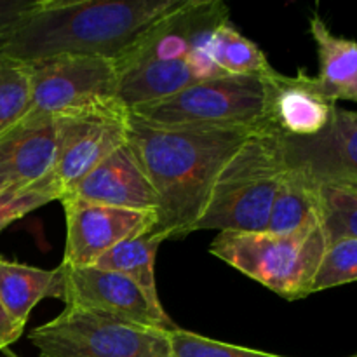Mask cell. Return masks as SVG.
Returning a JSON list of instances; mask_svg holds the SVG:
<instances>
[{
  "label": "cell",
  "instance_id": "8992f818",
  "mask_svg": "<svg viewBox=\"0 0 357 357\" xmlns=\"http://www.w3.org/2000/svg\"><path fill=\"white\" fill-rule=\"evenodd\" d=\"M265 89L260 77H216L176 94L129 108L145 124L166 129H258Z\"/></svg>",
  "mask_w": 357,
  "mask_h": 357
},
{
  "label": "cell",
  "instance_id": "ffe728a7",
  "mask_svg": "<svg viewBox=\"0 0 357 357\" xmlns=\"http://www.w3.org/2000/svg\"><path fill=\"white\" fill-rule=\"evenodd\" d=\"M211 59L225 75L264 79L274 70L265 52L244 37L230 20L223 21L213 33Z\"/></svg>",
  "mask_w": 357,
  "mask_h": 357
},
{
  "label": "cell",
  "instance_id": "30bf717a",
  "mask_svg": "<svg viewBox=\"0 0 357 357\" xmlns=\"http://www.w3.org/2000/svg\"><path fill=\"white\" fill-rule=\"evenodd\" d=\"M54 298L65 302L66 307L96 312L138 326L164 331L178 328L164 307L153 305L131 279L94 265H59Z\"/></svg>",
  "mask_w": 357,
  "mask_h": 357
},
{
  "label": "cell",
  "instance_id": "7a4b0ae2",
  "mask_svg": "<svg viewBox=\"0 0 357 357\" xmlns=\"http://www.w3.org/2000/svg\"><path fill=\"white\" fill-rule=\"evenodd\" d=\"M185 0H40L0 45V54L35 61L59 54L117 59Z\"/></svg>",
  "mask_w": 357,
  "mask_h": 357
},
{
  "label": "cell",
  "instance_id": "d4e9b609",
  "mask_svg": "<svg viewBox=\"0 0 357 357\" xmlns=\"http://www.w3.org/2000/svg\"><path fill=\"white\" fill-rule=\"evenodd\" d=\"M167 342H169L171 357H286L216 342L181 328L167 331Z\"/></svg>",
  "mask_w": 357,
  "mask_h": 357
},
{
  "label": "cell",
  "instance_id": "603a6c76",
  "mask_svg": "<svg viewBox=\"0 0 357 357\" xmlns=\"http://www.w3.org/2000/svg\"><path fill=\"white\" fill-rule=\"evenodd\" d=\"M63 194L65 192L52 173L33 183L3 188L0 190V230L49 202L61 201Z\"/></svg>",
  "mask_w": 357,
  "mask_h": 357
},
{
  "label": "cell",
  "instance_id": "484cf974",
  "mask_svg": "<svg viewBox=\"0 0 357 357\" xmlns=\"http://www.w3.org/2000/svg\"><path fill=\"white\" fill-rule=\"evenodd\" d=\"M40 0H0V45L38 7Z\"/></svg>",
  "mask_w": 357,
  "mask_h": 357
},
{
  "label": "cell",
  "instance_id": "6da1fadb",
  "mask_svg": "<svg viewBox=\"0 0 357 357\" xmlns=\"http://www.w3.org/2000/svg\"><path fill=\"white\" fill-rule=\"evenodd\" d=\"M253 131L257 129H166L131 115L128 145L159 199L150 234L167 241L194 232L220 171Z\"/></svg>",
  "mask_w": 357,
  "mask_h": 357
},
{
  "label": "cell",
  "instance_id": "277c9868",
  "mask_svg": "<svg viewBox=\"0 0 357 357\" xmlns=\"http://www.w3.org/2000/svg\"><path fill=\"white\" fill-rule=\"evenodd\" d=\"M286 169L281 136L258 128L220 171L194 232H265Z\"/></svg>",
  "mask_w": 357,
  "mask_h": 357
},
{
  "label": "cell",
  "instance_id": "52a82bcc",
  "mask_svg": "<svg viewBox=\"0 0 357 357\" xmlns=\"http://www.w3.org/2000/svg\"><path fill=\"white\" fill-rule=\"evenodd\" d=\"M40 357H171L167 331L66 307L28 335Z\"/></svg>",
  "mask_w": 357,
  "mask_h": 357
},
{
  "label": "cell",
  "instance_id": "d6986e66",
  "mask_svg": "<svg viewBox=\"0 0 357 357\" xmlns=\"http://www.w3.org/2000/svg\"><path fill=\"white\" fill-rule=\"evenodd\" d=\"M164 241L166 239L162 236L150 232L132 237L107 251L100 260H96L94 267L126 275L145 293L153 305L162 307L157 295L155 257Z\"/></svg>",
  "mask_w": 357,
  "mask_h": 357
},
{
  "label": "cell",
  "instance_id": "4316f807",
  "mask_svg": "<svg viewBox=\"0 0 357 357\" xmlns=\"http://www.w3.org/2000/svg\"><path fill=\"white\" fill-rule=\"evenodd\" d=\"M24 326L13 319L0 302V352L13 345L23 335Z\"/></svg>",
  "mask_w": 357,
  "mask_h": 357
},
{
  "label": "cell",
  "instance_id": "7c38bea8",
  "mask_svg": "<svg viewBox=\"0 0 357 357\" xmlns=\"http://www.w3.org/2000/svg\"><path fill=\"white\" fill-rule=\"evenodd\" d=\"M265 107L260 128L282 138H310L331 124L337 101L331 100L316 77L298 70L284 75L272 70L264 77Z\"/></svg>",
  "mask_w": 357,
  "mask_h": 357
},
{
  "label": "cell",
  "instance_id": "5bb4252c",
  "mask_svg": "<svg viewBox=\"0 0 357 357\" xmlns=\"http://www.w3.org/2000/svg\"><path fill=\"white\" fill-rule=\"evenodd\" d=\"M65 195L135 211L157 213L159 199L129 145H122Z\"/></svg>",
  "mask_w": 357,
  "mask_h": 357
},
{
  "label": "cell",
  "instance_id": "8fae6325",
  "mask_svg": "<svg viewBox=\"0 0 357 357\" xmlns=\"http://www.w3.org/2000/svg\"><path fill=\"white\" fill-rule=\"evenodd\" d=\"M61 204L66 218L61 264L68 267H91L117 244L149 234L157 220L153 211L114 208L75 195H63Z\"/></svg>",
  "mask_w": 357,
  "mask_h": 357
},
{
  "label": "cell",
  "instance_id": "9a60e30c",
  "mask_svg": "<svg viewBox=\"0 0 357 357\" xmlns=\"http://www.w3.org/2000/svg\"><path fill=\"white\" fill-rule=\"evenodd\" d=\"M56 159V119L24 115L0 132V190L47 176Z\"/></svg>",
  "mask_w": 357,
  "mask_h": 357
},
{
  "label": "cell",
  "instance_id": "2e32d148",
  "mask_svg": "<svg viewBox=\"0 0 357 357\" xmlns=\"http://www.w3.org/2000/svg\"><path fill=\"white\" fill-rule=\"evenodd\" d=\"M309 30L319 59L317 82L333 101L357 103V40L335 35L319 14L310 16Z\"/></svg>",
  "mask_w": 357,
  "mask_h": 357
},
{
  "label": "cell",
  "instance_id": "5b68a950",
  "mask_svg": "<svg viewBox=\"0 0 357 357\" xmlns=\"http://www.w3.org/2000/svg\"><path fill=\"white\" fill-rule=\"evenodd\" d=\"M326 248L321 222H314L291 234L220 232L209 253L275 295L300 300L312 295Z\"/></svg>",
  "mask_w": 357,
  "mask_h": 357
},
{
  "label": "cell",
  "instance_id": "44dd1931",
  "mask_svg": "<svg viewBox=\"0 0 357 357\" xmlns=\"http://www.w3.org/2000/svg\"><path fill=\"white\" fill-rule=\"evenodd\" d=\"M319 220L326 243L357 239V188L317 185Z\"/></svg>",
  "mask_w": 357,
  "mask_h": 357
},
{
  "label": "cell",
  "instance_id": "cb8c5ba5",
  "mask_svg": "<svg viewBox=\"0 0 357 357\" xmlns=\"http://www.w3.org/2000/svg\"><path fill=\"white\" fill-rule=\"evenodd\" d=\"M357 282V239L328 244L312 284V293Z\"/></svg>",
  "mask_w": 357,
  "mask_h": 357
},
{
  "label": "cell",
  "instance_id": "3957f363",
  "mask_svg": "<svg viewBox=\"0 0 357 357\" xmlns=\"http://www.w3.org/2000/svg\"><path fill=\"white\" fill-rule=\"evenodd\" d=\"M229 20L220 0H185L115 59L117 98L128 108L176 94L202 80L227 77L211 59V38Z\"/></svg>",
  "mask_w": 357,
  "mask_h": 357
},
{
  "label": "cell",
  "instance_id": "e0dca14e",
  "mask_svg": "<svg viewBox=\"0 0 357 357\" xmlns=\"http://www.w3.org/2000/svg\"><path fill=\"white\" fill-rule=\"evenodd\" d=\"M314 222H321L317 185L302 169L288 166L279 181L265 232L291 234Z\"/></svg>",
  "mask_w": 357,
  "mask_h": 357
},
{
  "label": "cell",
  "instance_id": "ac0fdd59",
  "mask_svg": "<svg viewBox=\"0 0 357 357\" xmlns=\"http://www.w3.org/2000/svg\"><path fill=\"white\" fill-rule=\"evenodd\" d=\"M58 268L42 271L0 258V302L16 323L26 326L30 312L40 300L54 298Z\"/></svg>",
  "mask_w": 357,
  "mask_h": 357
},
{
  "label": "cell",
  "instance_id": "9c48e42d",
  "mask_svg": "<svg viewBox=\"0 0 357 357\" xmlns=\"http://www.w3.org/2000/svg\"><path fill=\"white\" fill-rule=\"evenodd\" d=\"M26 63L31 79L28 115L58 117L66 112L117 98L115 59L59 54Z\"/></svg>",
  "mask_w": 357,
  "mask_h": 357
},
{
  "label": "cell",
  "instance_id": "4fadbf2b",
  "mask_svg": "<svg viewBox=\"0 0 357 357\" xmlns=\"http://www.w3.org/2000/svg\"><path fill=\"white\" fill-rule=\"evenodd\" d=\"M286 164L316 185L357 188V110L337 108L331 124L310 138H282Z\"/></svg>",
  "mask_w": 357,
  "mask_h": 357
},
{
  "label": "cell",
  "instance_id": "ba28073f",
  "mask_svg": "<svg viewBox=\"0 0 357 357\" xmlns=\"http://www.w3.org/2000/svg\"><path fill=\"white\" fill-rule=\"evenodd\" d=\"M54 119L56 159L51 173L65 194L128 143L131 112L119 98L66 112Z\"/></svg>",
  "mask_w": 357,
  "mask_h": 357
},
{
  "label": "cell",
  "instance_id": "7402d4cb",
  "mask_svg": "<svg viewBox=\"0 0 357 357\" xmlns=\"http://www.w3.org/2000/svg\"><path fill=\"white\" fill-rule=\"evenodd\" d=\"M31 101L30 66L0 54V132L28 114Z\"/></svg>",
  "mask_w": 357,
  "mask_h": 357
},
{
  "label": "cell",
  "instance_id": "83f0119b",
  "mask_svg": "<svg viewBox=\"0 0 357 357\" xmlns=\"http://www.w3.org/2000/svg\"><path fill=\"white\" fill-rule=\"evenodd\" d=\"M2 352H3V354H6V357H20V356L13 354V352H10V351H7V349H6V351H2Z\"/></svg>",
  "mask_w": 357,
  "mask_h": 357
},
{
  "label": "cell",
  "instance_id": "f1b7e54d",
  "mask_svg": "<svg viewBox=\"0 0 357 357\" xmlns=\"http://www.w3.org/2000/svg\"><path fill=\"white\" fill-rule=\"evenodd\" d=\"M347 357H357V354H352V356H347Z\"/></svg>",
  "mask_w": 357,
  "mask_h": 357
}]
</instances>
